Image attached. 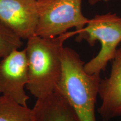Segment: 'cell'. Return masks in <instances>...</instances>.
<instances>
[{
    "label": "cell",
    "instance_id": "6da1fadb",
    "mask_svg": "<svg viewBox=\"0 0 121 121\" xmlns=\"http://www.w3.org/2000/svg\"><path fill=\"white\" fill-rule=\"evenodd\" d=\"M76 35L75 30L53 38L34 35L27 39L25 49L28 66V82L26 89L37 99L56 90L61 76L63 44Z\"/></svg>",
    "mask_w": 121,
    "mask_h": 121
},
{
    "label": "cell",
    "instance_id": "7a4b0ae2",
    "mask_svg": "<svg viewBox=\"0 0 121 121\" xmlns=\"http://www.w3.org/2000/svg\"><path fill=\"white\" fill-rule=\"evenodd\" d=\"M62 73L56 89L67 100L81 121H96L95 107L100 74H90L75 50L63 47Z\"/></svg>",
    "mask_w": 121,
    "mask_h": 121
},
{
    "label": "cell",
    "instance_id": "3957f363",
    "mask_svg": "<svg viewBox=\"0 0 121 121\" xmlns=\"http://www.w3.org/2000/svg\"><path fill=\"white\" fill-rule=\"evenodd\" d=\"M76 32L77 42L85 40L90 46L94 45L97 41L100 43L101 48L97 55L84 66L88 73L100 74L114 59L121 43V16L111 13L96 15L89 19L86 26Z\"/></svg>",
    "mask_w": 121,
    "mask_h": 121
},
{
    "label": "cell",
    "instance_id": "277c9868",
    "mask_svg": "<svg viewBox=\"0 0 121 121\" xmlns=\"http://www.w3.org/2000/svg\"><path fill=\"white\" fill-rule=\"evenodd\" d=\"M82 0L38 1L39 17L35 35L53 38L66 33L70 29L80 31L89 19L82 11Z\"/></svg>",
    "mask_w": 121,
    "mask_h": 121
},
{
    "label": "cell",
    "instance_id": "5b68a950",
    "mask_svg": "<svg viewBox=\"0 0 121 121\" xmlns=\"http://www.w3.org/2000/svg\"><path fill=\"white\" fill-rule=\"evenodd\" d=\"M28 66L24 48L15 49L0 60V93L20 105L28 107L29 97L25 89Z\"/></svg>",
    "mask_w": 121,
    "mask_h": 121
},
{
    "label": "cell",
    "instance_id": "8992f818",
    "mask_svg": "<svg viewBox=\"0 0 121 121\" xmlns=\"http://www.w3.org/2000/svg\"><path fill=\"white\" fill-rule=\"evenodd\" d=\"M38 17L37 0H0V20L22 39L35 35Z\"/></svg>",
    "mask_w": 121,
    "mask_h": 121
},
{
    "label": "cell",
    "instance_id": "52a82bcc",
    "mask_svg": "<svg viewBox=\"0 0 121 121\" xmlns=\"http://www.w3.org/2000/svg\"><path fill=\"white\" fill-rule=\"evenodd\" d=\"M112 62L109 76L101 79L99 86L101 104L98 112L103 121L121 116V47Z\"/></svg>",
    "mask_w": 121,
    "mask_h": 121
},
{
    "label": "cell",
    "instance_id": "ba28073f",
    "mask_svg": "<svg viewBox=\"0 0 121 121\" xmlns=\"http://www.w3.org/2000/svg\"><path fill=\"white\" fill-rule=\"evenodd\" d=\"M31 121H81L67 100L56 90L37 99L31 109Z\"/></svg>",
    "mask_w": 121,
    "mask_h": 121
},
{
    "label": "cell",
    "instance_id": "9c48e42d",
    "mask_svg": "<svg viewBox=\"0 0 121 121\" xmlns=\"http://www.w3.org/2000/svg\"><path fill=\"white\" fill-rule=\"evenodd\" d=\"M0 121H31V109L0 95Z\"/></svg>",
    "mask_w": 121,
    "mask_h": 121
},
{
    "label": "cell",
    "instance_id": "30bf717a",
    "mask_svg": "<svg viewBox=\"0 0 121 121\" xmlns=\"http://www.w3.org/2000/svg\"><path fill=\"white\" fill-rule=\"evenodd\" d=\"M22 44V39L0 20V60Z\"/></svg>",
    "mask_w": 121,
    "mask_h": 121
},
{
    "label": "cell",
    "instance_id": "8fae6325",
    "mask_svg": "<svg viewBox=\"0 0 121 121\" xmlns=\"http://www.w3.org/2000/svg\"><path fill=\"white\" fill-rule=\"evenodd\" d=\"M103 1H107V0H89V3L91 5H93Z\"/></svg>",
    "mask_w": 121,
    "mask_h": 121
},
{
    "label": "cell",
    "instance_id": "7c38bea8",
    "mask_svg": "<svg viewBox=\"0 0 121 121\" xmlns=\"http://www.w3.org/2000/svg\"><path fill=\"white\" fill-rule=\"evenodd\" d=\"M37 1H40V0H37Z\"/></svg>",
    "mask_w": 121,
    "mask_h": 121
},
{
    "label": "cell",
    "instance_id": "4fadbf2b",
    "mask_svg": "<svg viewBox=\"0 0 121 121\" xmlns=\"http://www.w3.org/2000/svg\"></svg>",
    "mask_w": 121,
    "mask_h": 121
},
{
    "label": "cell",
    "instance_id": "5bb4252c",
    "mask_svg": "<svg viewBox=\"0 0 121 121\" xmlns=\"http://www.w3.org/2000/svg\"></svg>",
    "mask_w": 121,
    "mask_h": 121
}]
</instances>
